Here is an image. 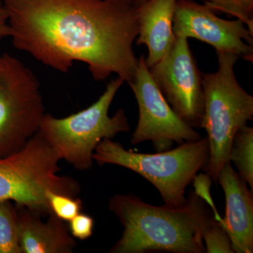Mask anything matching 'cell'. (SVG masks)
I'll list each match as a JSON object with an SVG mask.
<instances>
[{"label": "cell", "instance_id": "cell-2", "mask_svg": "<svg viewBox=\"0 0 253 253\" xmlns=\"http://www.w3.org/2000/svg\"><path fill=\"white\" fill-rule=\"evenodd\" d=\"M109 208L124 226L111 253H204L203 234L215 220L211 208L194 191L180 207L153 206L128 194L114 195Z\"/></svg>", "mask_w": 253, "mask_h": 253}, {"label": "cell", "instance_id": "cell-21", "mask_svg": "<svg viewBox=\"0 0 253 253\" xmlns=\"http://www.w3.org/2000/svg\"><path fill=\"white\" fill-rule=\"evenodd\" d=\"M11 36V28L8 23L6 10L0 1V40Z\"/></svg>", "mask_w": 253, "mask_h": 253}, {"label": "cell", "instance_id": "cell-1", "mask_svg": "<svg viewBox=\"0 0 253 253\" xmlns=\"http://www.w3.org/2000/svg\"><path fill=\"white\" fill-rule=\"evenodd\" d=\"M12 44L66 73L86 63L95 81L118 75L130 84L138 59V9L129 0H0Z\"/></svg>", "mask_w": 253, "mask_h": 253}, {"label": "cell", "instance_id": "cell-23", "mask_svg": "<svg viewBox=\"0 0 253 253\" xmlns=\"http://www.w3.org/2000/svg\"></svg>", "mask_w": 253, "mask_h": 253}, {"label": "cell", "instance_id": "cell-22", "mask_svg": "<svg viewBox=\"0 0 253 253\" xmlns=\"http://www.w3.org/2000/svg\"><path fill=\"white\" fill-rule=\"evenodd\" d=\"M148 0H129V1L134 5L135 7L138 8L139 6H140L141 5L144 4V3L146 2Z\"/></svg>", "mask_w": 253, "mask_h": 253}, {"label": "cell", "instance_id": "cell-20", "mask_svg": "<svg viewBox=\"0 0 253 253\" xmlns=\"http://www.w3.org/2000/svg\"><path fill=\"white\" fill-rule=\"evenodd\" d=\"M93 218L84 213H79L68 222L70 232L74 239L84 241L90 238L94 230Z\"/></svg>", "mask_w": 253, "mask_h": 253}, {"label": "cell", "instance_id": "cell-9", "mask_svg": "<svg viewBox=\"0 0 253 253\" xmlns=\"http://www.w3.org/2000/svg\"><path fill=\"white\" fill-rule=\"evenodd\" d=\"M149 70L173 111L191 127L200 128L204 113L202 73L188 38L176 37L166 56Z\"/></svg>", "mask_w": 253, "mask_h": 253}, {"label": "cell", "instance_id": "cell-18", "mask_svg": "<svg viewBox=\"0 0 253 253\" xmlns=\"http://www.w3.org/2000/svg\"><path fill=\"white\" fill-rule=\"evenodd\" d=\"M206 253H234L230 238L220 223L214 220L203 234Z\"/></svg>", "mask_w": 253, "mask_h": 253}, {"label": "cell", "instance_id": "cell-17", "mask_svg": "<svg viewBox=\"0 0 253 253\" xmlns=\"http://www.w3.org/2000/svg\"><path fill=\"white\" fill-rule=\"evenodd\" d=\"M46 198L51 212L66 222H69L83 211V201L79 198L57 194L50 190L46 191Z\"/></svg>", "mask_w": 253, "mask_h": 253}, {"label": "cell", "instance_id": "cell-16", "mask_svg": "<svg viewBox=\"0 0 253 253\" xmlns=\"http://www.w3.org/2000/svg\"><path fill=\"white\" fill-rule=\"evenodd\" d=\"M214 11H221L241 20L253 33V0H203Z\"/></svg>", "mask_w": 253, "mask_h": 253}, {"label": "cell", "instance_id": "cell-14", "mask_svg": "<svg viewBox=\"0 0 253 253\" xmlns=\"http://www.w3.org/2000/svg\"><path fill=\"white\" fill-rule=\"evenodd\" d=\"M230 162L237 168L239 175L253 189V128L243 126L236 132L230 150Z\"/></svg>", "mask_w": 253, "mask_h": 253}, {"label": "cell", "instance_id": "cell-4", "mask_svg": "<svg viewBox=\"0 0 253 253\" xmlns=\"http://www.w3.org/2000/svg\"><path fill=\"white\" fill-rule=\"evenodd\" d=\"M219 68L202 73L204 113L200 128L207 132L210 157L204 170L217 183L221 168L229 162L236 132L253 119V96L241 87L234 72L239 59L234 54L217 53Z\"/></svg>", "mask_w": 253, "mask_h": 253}, {"label": "cell", "instance_id": "cell-8", "mask_svg": "<svg viewBox=\"0 0 253 253\" xmlns=\"http://www.w3.org/2000/svg\"><path fill=\"white\" fill-rule=\"evenodd\" d=\"M129 86L139 107L131 144L151 141L156 152H161L171 149L174 143L181 144L202 138L173 111L151 77L143 55L138 59L135 77Z\"/></svg>", "mask_w": 253, "mask_h": 253}, {"label": "cell", "instance_id": "cell-3", "mask_svg": "<svg viewBox=\"0 0 253 253\" xmlns=\"http://www.w3.org/2000/svg\"><path fill=\"white\" fill-rule=\"evenodd\" d=\"M209 157L207 136L156 154L135 153L125 149L121 143L106 139L93 154L99 166L116 165L143 176L158 190L165 205L173 208L186 204V187L207 166Z\"/></svg>", "mask_w": 253, "mask_h": 253}, {"label": "cell", "instance_id": "cell-11", "mask_svg": "<svg viewBox=\"0 0 253 253\" xmlns=\"http://www.w3.org/2000/svg\"><path fill=\"white\" fill-rule=\"evenodd\" d=\"M217 183L225 196V217L220 224L230 238L234 253L253 252V195L230 161L221 168Z\"/></svg>", "mask_w": 253, "mask_h": 253}, {"label": "cell", "instance_id": "cell-6", "mask_svg": "<svg viewBox=\"0 0 253 253\" xmlns=\"http://www.w3.org/2000/svg\"><path fill=\"white\" fill-rule=\"evenodd\" d=\"M124 83L118 76L110 81L96 102L68 117L57 118L45 113L38 132L61 161L64 160L78 170H87L92 167L94 150L101 141L129 131L124 109H118L112 117L109 115L113 99Z\"/></svg>", "mask_w": 253, "mask_h": 253}, {"label": "cell", "instance_id": "cell-12", "mask_svg": "<svg viewBox=\"0 0 253 253\" xmlns=\"http://www.w3.org/2000/svg\"><path fill=\"white\" fill-rule=\"evenodd\" d=\"M17 211L20 245L22 253H72L76 242L66 221L54 213L42 220L39 213L15 205Z\"/></svg>", "mask_w": 253, "mask_h": 253}, {"label": "cell", "instance_id": "cell-13", "mask_svg": "<svg viewBox=\"0 0 253 253\" xmlns=\"http://www.w3.org/2000/svg\"><path fill=\"white\" fill-rule=\"evenodd\" d=\"M176 0H148L137 8L139 32L136 45L145 44L150 68L166 56L175 40L173 18Z\"/></svg>", "mask_w": 253, "mask_h": 253}, {"label": "cell", "instance_id": "cell-10", "mask_svg": "<svg viewBox=\"0 0 253 253\" xmlns=\"http://www.w3.org/2000/svg\"><path fill=\"white\" fill-rule=\"evenodd\" d=\"M173 32L175 37L207 43L217 53L234 54L253 62V33L241 20L223 19L206 4L194 0H176Z\"/></svg>", "mask_w": 253, "mask_h": 253}, {"label": "cell", "instance_id": "cell-7", "mask_svg": "<svg viewBox=\"0 0 253 253\" xmlns=\"http://www.w3.org/2000/svg\"><path fill=\"white\" fill-rule=\"evenodd\" d=\"M44 114L36 75L0 49V158L21 149L38 132Z\"/></svg>", "mask_w": 253, "mask_h": 253}, {"label": "cell", "instance_id": "cell-19", "mask_svg": "<svg viewBox=\"0 0 253 253\" xmlns=\"http://www.w3.org/2000/svg\"><path fill=\"white\" fill-rule=\"evenodd\" d=\"M212 181L211 176L208 175L207 173L206 174H203V173L196 174L192 181L194 183V191L195 194L206 201L208 206L211 208L213 213H214V217L215 220L221 223L222 218L219 215L217 208L215 207L214 202H213L212 196H211V188L212 186Z\"/></svg>", "mask_w": 253, "mask_h": 253}, {"label": "cell", "instance_id": "cell-5", "mask_svg": "<svg viewBox=\"0 0 253 253\" xmlns=\"http://www.w3.org/2000/svg\"><path fill=\"white\" fill-rule=\"evenodd\" d=\"M60 161L37 132L21 149L0 158V201H14L44 217L52 213L46 191L78 197L81 184L71 176L59 174Z\"/></svg>", "mask_w": 253, "mask_h": 253}, {"label": "cell", "instance_id": "cell-15", "mask_svg": "<svg viewBox=\"0 0 253 253\" xmlns=\"http://www.w3.org/2000/svg\"><path fill=\"white\" fill-rule=\"evenodd\" d=\"M0 253H22L16 206L0 201Z\"/></svg>", "mask_w": 253, "mask_h": 253}]
</instances>
